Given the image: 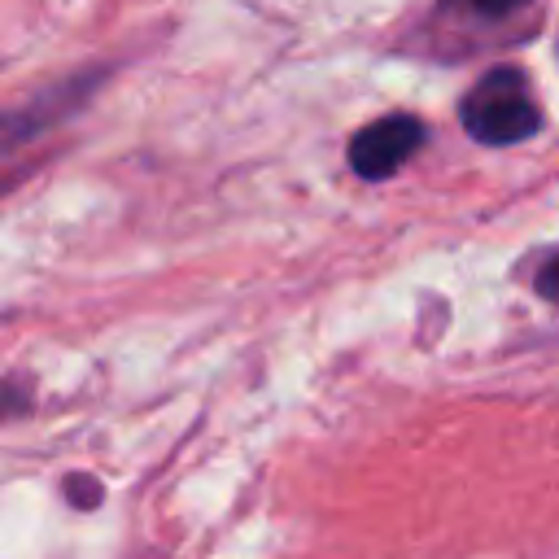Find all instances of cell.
I'll return each instance as SVG.
<instances>
[{
    "mask_svg": "<svg viewBox=\"0 0 559 559\" xmlns=\"http://www.w3.org/2000/svg\"><path fill=\"white\" fill-rule=\"evenodd\" d=\"M459 114H463L467 135L480 144H493V148L520 144L528 135H537V127H542V109L528 92V79L515 66H498V70L480 74L476 87L463 96Z\"/></svg>",
    "mask_w": 559,
    "mask_h": 559,
    "instance_id": "cell-1",
    "label": "cell"
},
{
    "mask_svg": "<svg viewBox=\"0 0 559 559\" xmlns=\"http://www.w3.org/2000/svg\"><path fill=\"white\" fill-rule=\"evenodd\" d=\"M419 144H424V122L411 114H389V118L367 122L349 140V166L362 179H389L415 157Z\"/></svg>",
    "mask_w": 559,
    "mask_h": 559,
    "instance_id": "cell-2",
    "label": "cell"
},
{
    "mask_svg": "<svg viewBox=\"0 0 559 559\" xmlns=\"http://www.w3.org/2000/svg\"><path fill=\"white\" fill-rule=\"evenodd\" d=\"M524 9V0H441L437 17L441 22H459V26H493V22H511Z\"/></svg>",
    "mask_w": 559,
    "mask_h": 559,
    "instance_id": "cell-3",
    "label": "cell"
},
{
    "mask_svg": "<svg viewBox=\"0 0 559 559\" xmlns=\"http://www.w3.org/2000/svg\"><path fill=\"white\" fill-rule=\"evenodd\" d=\"M537 293L550 297V301H559V253L542 262V271H537Z\"/></svg>",
    "mask_w": 559,
    "mask_h": 559,
    "instance_id": "cell-4",
    "label": "cell"
}]
</instances>
